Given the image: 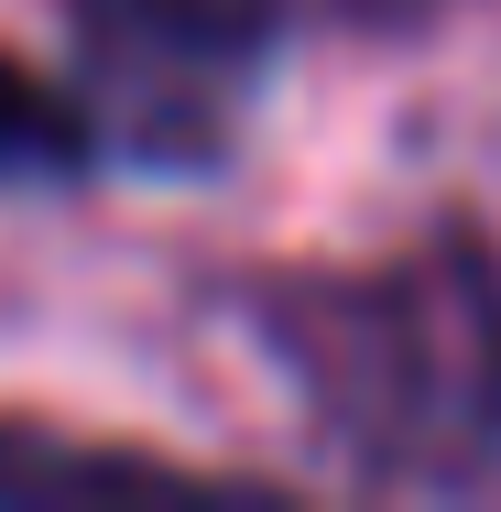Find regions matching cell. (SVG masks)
<instances>
[{"mask_svg": "<svg viewBox=\"0 0 501 512\" xmlns=\"http://www.w3.org/2000/svg\"><path fill=\"white\" fill-rule=\"evenodd\" d=\"M131 480H175V469L131 447H66L44 425H0V491H131Z\"/></svg>", "mask_w": 501, "mask_h": 512, "instance_id": "cell-4", "label": "cell"}, {"mask_svg": "<svg viewBox=\"0 0 501 512\" xmlns=\"http://www.w3.org/2000/svg\"><path fill=\"white\" fill-rule=\"evenodd\" d=\"M99 142L109 131L88 109V88H66V77H44L0 44V186H77L99 164Z\"/></svg>", "mask_w": 501, "mask_h": 512, "instance_id": "cell-3", "label": "cell"}, {"mask_svg": "<svg viewBox=\"0 0 501 512\" xmlns=\"http://www.w3.org/2000/svg\"><path fill=\"white\" fill-rule=\"evenodd\" d=\"M66 33L77 88L131 164H218L284 55V0H66Z\"/></svg>", "mask_w": 501, "mask_h": 512, "instance_id": "cell-2", "label": "cell"}, {"mask_svg": "<svg viewBox=\"0 0 501 512\" xmlns=\"http://www.w3.org/2000/svg\"><path fill=\"white\" fill-rule=\"evenodd\" d=\"M316 425L403 491H501V262L425 251L284 306Z\"/></svg>", "mask_w": 501, "mask_h": 512, "instance_id": "cell-1", "label": "cell"}]
</instances>
